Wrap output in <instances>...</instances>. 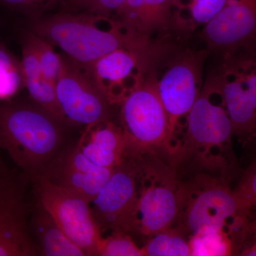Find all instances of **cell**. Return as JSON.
I'll return each instance as SVG.
<instances>
[{
  "label": "cell",
  "instance_id": "obj_1",
  "mask_svg": "<svg viewBox=\"0 0 256 256\" xmlns=\"http://www.w3.org/2000/svg\"><path fill=\"white\" fill-rule=\"evenodd\" d=\"M230 170L232 166H218L176 172L178 210L171 227L188 240L203 232H224L234 242L249 224V214L229 185Z\"/></svg>",
  "mask_w": 256,
  "mask_h": 256
},
{
  "label": "cell",
  "instance_id": "obj_2",
  "mask_svg": "<svg viewBox=\"0 0 256 256\" xmlns=\"http://www.w3.org/2000/svg\"><path fill=\"white\" fill-rule=\"evenodd\" d=\"M107 18L82 13L60 11L32 20L30 32L58 47L74 63L88 69L100 57L118 48L148 53L149 40L128 32L112 18L104 30L98 24Z\"/></svg>",
  "mask_w": 256,
  "mask_h": 256
},
{
  "label": "cell",
  "instance_id": "obj_3",
  "mask_svg": "<svg viewBox=\"0 0 256 256\" xmlns=\"http://www.w3.org/2000/svg\"><path fill=\"white\" fill-rule=\"evenodd\" d=\"M64 126L34 102H0V148L32 180L62 149Z\"/></svg>",
  "mask_w": 256,
  "mask_h": 256
},
{
  "label": "cell",
  "instance_id": "obj_4",
  "mask_svg": "<svg viewBox=\"0 0 256 256\" xmlns=\"http://www.w3.org/2000/svg\"><path fill=\"white\" fill-rule=\"evenodd\" d=\"M214 92L213 82L200 90L186 116L184 138L170 156L169 162L173 166L233 164V127L222 96L214 100Z\"/></svg>",
  "mask_w": 256,
  "mask_h": 256
},
{
  "label": "cell",
  "instance_id": "obj_5",
  "mask_svg": "<svg viewBox=\"0 0 256 256\" xmlns=\"http://www.w3.org/2000/svg\"><path fill=\"white\" fill-rule=\"evenodd\" d=\"M120 104L128 158L166 156L172 153L174 138L158 94L156 76L146 73Z\"/></svg>",
  "mask_w": 256,
  "mask_h": 256
},
{
  "label": "cell",
  "instance_id": "obj_6",
  "mask_svg": "<svg viewBox=\"0 0 256 256\" xmlns=\"http://www.w3.org/2000/svg\"><path fill=\"white\" fill-rule=\"evenodd\" d=\"M178 210L176 172L160 156H144L132 233L148 238L170 228L178 216Z\"/></svg>",
  "mask_w": 256,
  "mask_h": 256
},
{
  "label": "cell",
  "instance_id": "obj_7",
  "mask_svg": "<svg viewBox=\"0 0 256 256\" xmlns=\"http://www.w3.org/2000/svg\"><path fill=\"white\" fill-rule=\"evenodd\" d=\"M142 170V158H126L90 202L101 235L107 230L132 233Z\"/></svg>",
  "mask_w": 256,
  "mask_h": 256
},
{
  "label": "cell",
  "instance_id": "obj_8",
  "mask_svg": "<svg viewBox=\"0 0 256 256\" xmlns=\"http://www.w3.org/2000/svg\"><path fill=\"white\" fill-rule=\"evenodd\" d=\"M37 202L44 207L60 228L86 256H98L102 235L92 216L90 203L43 176L33 178Z\"/></svg>",
  "mask_w": 256,
  "mask_h": 256
},
{
  "label": "cell",
  "instance_id": "obj_9",
  "mask_svg": "<svg viewBox=\"0 0 256 256\" xmlns=\"http://www.w3.org/2000/svg\"><path fill=\"white\" fill-rule=\"evenodd\" d=\"M55 88L66 122L87 126L110 120L111 104L86 69L60 54Z\"/></svg>",
  "mask_w": 256,
  "mask_h": 256
},
{
  "label": "cell",
  "instance_id": "obj_10",
  "mask_svg": "<svg viewBox=\"0 0 256 256\" xmlns=\"http://www.w3.org/2000/svg\"><path fill=\"white\" fill-rule=\"evenodd\" d=\"M208 53V50L184 53L170 64L161 78H156L158 94L174 138L180 120L188 116L201 90Z\"/></svg>",
  "mask_w": 256,
  "mask_h": 256
},
{
  "label": "cell",
  "instance_id": "obj_11",
  "mask_svg": "<svg viewBox=\"0 0 256 256\" xmlns=\"http://www.w3.org/2000/svg\"><path fill=\"white\" fill-rule=\"evenodd\" d=\"M23 184L0 172V256H38L30 234Z\"/></svg>",
  "mask_w": 256,
  "mask_h": 256
},
{
  "label": "cell",
  "instance_id": "obj_12",
  "mask_svg": "<svg viewBox=\"0 0 256 256\" xmlns=\"http://www.w3.org/2000/svg\"><path fill=\"white\" fill-rule=\"evenodd\" d=\"M232 64L220 80L213 82L222 96L234 136L248 138L256 128V68L249 62Z\"/></svg>",
  "mask_w": 256,
  "mask_h": 256
},
{
  "label": "cell",
  "instance_id": "obj_13",
  "mask_svg": "<svg viewBox=\"0 0 256 256\" xmlns=\"http://www.w3.org/2000/svg\"><path fill=\"white\" fill-rule=\"evenodd\" d=\"M152 58L153 54L118 48L100 57L86 70L112 105L120 104L148 73Z\"/></svg>",
  "mask_w": 256,
  "mask_h": 256
},
{
  "label": "cell",
  "instance_id": "obj_14",
  "mask_svg": "<svg viewBox=\"0 0 256 256\" xmlns=\"http://www.w3.org/2000/svg\"><path fill=\"white\" fill-rule=\"evenodd\" d=\"M256 28V0H236L206 24L204 35L208 50H230L252 38Z\"/></svg>",
  "mask_w": 256,
  "mask_h": 256
},
{
  "label": "cell",
  "instance_id": "obj_15",
  "mask_svg": "<svg viewBox=\"0 0 256 256\" xmlns=\"http://www.w3.org/2000/svg\"><path fill=\"white\" fill-rule=\"evenodd\" d=\"M182 5V0H126L114 18L128 31L149 40L176 22V10Z\"/></svg>",
  "mask_w": 256,
  "mask_h": 256
},
{
  "label": "cell",
  "instance_id": "obj_16",
  "mask_svg": "<svg viewBox=\"0 0 256 256\" xmlns=\"http://www.w3.org/2000/svg\"><path fill=\"white\" fill-rule=\"evenodd\" d=\"M114 170L86 162L68 161L57 154L40 176L75 192L90 203L107 182Z\"/></svg>",
  "mask_w": 256,
  "mask_h": 256
},
{
  "label": "cell",
  "instance_id": "obj_17",
  "mask_svg": "<svg viewBox=\"0 0 256 256\" xmlns=\"http://www.w3.org/2000/svg\"><path fill=\"white\" fill-rule=\"evenodd\" d=\"M77 146L88 159L101 168L114 170L128 158L122 128L110 120L87 126Z\"/></svg>",
  "mask_w": 256,
  "mask_h": 256
},
{
  "label": "cell",
  "instance_id": "obj_18",
  "mask_svg": "<svg viewBox=\"0 0 256 256\" xmlns=\"http://www.w3.org/2000/svg\"><path fill=\"white\" fill-rule=\"evenodd\" d=\"M24 87L34 102L46 110L57 120L65 124L66 120L57 101L54 82L46 78L28 35L23 42L21 60Z\"/></svg>",
  "mask_w": 256,
  "mask_h": 256
},
{
  "label": "cell",
  "instance_id": "obj_19",
  "mask_svg": "<svg viewBox=\"0 0 256 256\" xmlns=\"http://www.w3.org/2000/svg\"><path fill=\"white\" fill-rule=\"evenodd\" d=\"M38 254L45 256H86L60 228L48 210L37 202L28 218Z\"/></svg>",
  "mask_w": 256,
  "mask_h": 256
},
{
  "label": "cell",
  "instance_id": "obj_20",
  "mask_svg": "<svg viewBox=\"0 0 256 256\" xmlns=\"http://www.w3.org/2000/svg\"><path fill=\"white\" fill-rule=\"evenodd\" d=\"M142 249L143 256H191L190 240L172 227L149 237Z\"/></svg>",
  "mask_w": 256,
  "mask_h": 256
},
{
  "label": "cell",
  "instance_id": "obj_21",
  "mask_svg": "<svg viewBox=\"0 0 256 256\" xmlns=\"http://www.w3.org/2000/svg\"><path fill=\"white\" fill-rule=\"evenodd\" d=\"M191 256H230L235 254L233 242L224 232H203L190 239Z\"/></svg>",
  "mask_w": 256,
  "mask_h": 256
},
{
  "label": "cell",
  "instance_id": "obj_22",
  "mask_svg": "<svg viewBox=\"0 0 256 256\" xmlns=\"http://www.w3.org/2000/svg\"><path fill=\"white\" fill-rule=\"evenodd\" d=\"M23 86L21 62L0 46V100H6Z\"/></svg>",
  "mask_w": 256,
  "mask_h": 256
},
{
  "label": "cell",
  "instance_id": "obj_23",
  "mask_svg": "<svg viewBox=\"0 0 256 256\" xmlns=\"http://www.w3.org/2000/svg\"><path fill=\"white\" fill-rule=\"evenodd\" d=\"M126 0H64L62 11L110 18Z\"/></svg>",
  "mask_w": 256,
  "mask_h": 256
},
{
  "label": "cell",
  "instance_id": "obj_24",
  "mask_svg": "<svg viewBox=\"0 0 256 256\" xmlns=\"http://www.w3.org/2000/svg\"><path fill=\"white\" fill-rule=\"evenodd\" d=\"M28 35L36 52L42 73L48 80L56 84L62 64L60 54L55 52L53 45L50 42L30 32Z\"/></svg>",
  "mask_w": 256,
  "mask_h": 256
},
{
  "label": "cell",
  "instance_id": "obj_25",
  "mask_svg": "<svg viewBox=\"0 0 256 256\" xmlns=\"http://www.w3.org/2000/svg\"><path fill=\"white\" fill-rule=\"evenodd\" d=\"M98 256H142L143 252L128 233L114 232L106 238L102 236L98 248Z\"/></svg>",
  "mask_w": 256,
  "mask_h": 256
},
{
  "label": "cell",
  "instance_id": "obj_26",
  "mask_svg": "<svg viewBox=\"0 0 256 256\" xmlns=\"http://www.w3.org/2000/svg\"><path fill=\"white\" fill-rule=\"evenodd\" d=\"M64 0H0V5L28 16L32 20L45 16L57 6H62Z\"/></svg>",
  "mask_w": 256,
  "mask_h": 256
},
{
  "label": "cell",
  "instance_id": "obj_27",
  "mask_svg": "<svg viewBox=\"0 0 256 256\" xmlns=\"http://www.w3.org/2000/svg\"><path fill=\"white\" fill-rule=\"evenodd\" d=\"M256 165L252 164L244 172L238 186L234 190L242 210L249 214L256 202Z\"/></svg>",
  "mask_w": 256,
  "mask_h": 256
},
{
  "label": "cell",
  "instance_id": "obj_28",
  "mask_svg": "<svg viewBox=\"0 0 256 256\" xmlns=\"http://www.w3.org/2000/svg\"><path fill=\"white\" fill-rule=\"evenodd\" d=\"M227 0H191L186 8L197 23L210 22L223 9Z\"/></svg>",
  "mask_w": 256,
  "mask_h": 256
}]
</instances>
